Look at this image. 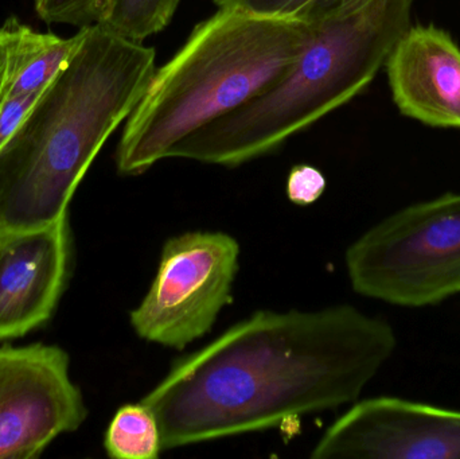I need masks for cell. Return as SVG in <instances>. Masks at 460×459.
I'll list each match as a JSON object with an SVG mask.
<instances>
[{"instance_id":"1","label":"cell","mask_w":460,"mask_h":459,"mask_svg":"<svg viewBox=\"0 0 460 459\" xmlns=\"http://www.w3.org/2000/svg\"><path fill=\"white\" fill-rule=\"evenodd\" d=\"M396 345L388 322L350 305L259 310L177 358L142 402L164 450L261 433L356 403Z\"/></svg>"},{"instance_id":"2","label":"cell","mask_w":460,"mask_h":459,"mask_svg":"<svg viewBox=\"0 0 460 459\" xmlns=\"http://www.w3.org/2000/svg\"><path fill=\"white\" fill-rule=\"evenodd\" d=\"M84 29L72 58L0 148L3 231L40 228L67 217L97 154L155 75V49L102 24Z\"/></svg>"},{"instance_id":"3","label":"cell","mask_w":460,"mask_h":459,"mask_svg":"<svg viewBox=\"0 0 460 459\" xmlns=\"http://www.w3.org/2000/svg\"><path fill=\"white\" fill-rule=\"evenodd\" d=\"M413 0H341L313 22L292 66L270 88L178 143L169 158L237 167L278 150L361 93L411 27Z\"/></svg>"},{"instance_id":"4","label":"cell","mask_w":460,"mask_h":459,"mask_svg":"<svg viewBox=\"0 0 460 459\" xmlns=\"http://www.w3.org/2000/svg\"><path fill=\"white\" fill-rule=\"evenodd\" d=\"M311 32L313 22L218 8L156 69L126 120L116 150L118 172L145 174L189 135L270 88L292 66Z\"/></svg>"},{"instance_id":"5","label":"cell","mask_w":460,"mask_h":459,"mask_svg":"<svg viewBox=\"0 0 460 459\" xmlns=\"http://www.w3.org/2000/svg\"><path fill=\"white\" fill-rule=\"evenodd\" d=\"M356 293L402 307L460 293V194L411 205L376 224L346 251Z\"/></svg>"},{"instance_id":"6","label":"cell","mask_w":460,"mask_h":459,"mask_svg":"<svg viewBox=\"0 0 460 459\" xmlns=\"http://www.w3.org/2000/svg\"><path fill=\"white\" fill-rule=\"evenodd\" d=\"M240 244L226 232H185L164 243L158 271L129 322L139 339L183 350L207 336L232 302Z\"/></svg>"},{"instance_id":"7","label":"cell","mask_w":460,"mask_h":459,"mask_svg":"<svg viewBox=\"0 0 460 459\" xmlns=\"http://www.w3.org/2000/svg\"><path fill=\"white\" fill-rule=\"evenodd\" d=\"M61 348H0V459H32L86 418Z\"/></svg>"},{"instance_id":"8","label":"cell","mask_w":460,"mask_h":459,"mask_svg":"<svg viewBox=\"0 0 460 459\" xmlns=\"http://www.w3.org/2000/svg\"><path fill=\"white\" fill-rule=\"evenodd\" d=\"M311 458L460 459V412L397 398L367 399L327 428Z\"/></svg>"},{"instance_id":"9","label":"cell","mask_w":460,"mask_h":459,"mask_svg":"<svg viewBox=\"0 0 460 459\" xmlns=\"http://www.w3.org/2000/svg\"><path fill=\"white\" fill-rule=\"evenodd\" d=\"M67 217L31 229H0V341L24 336L53 314L69 271Z\"/></svg>"},{"instance_id":"10","label":"cell","mask_w":460,"mask_h":459,"mask_svg":"<svg viewBox=\"0 0 460 459\" xmlns=\"http://www.w3.org/2000/svg\"><path fill=\"white\" fill-rule=\"evenodd\" d=\"M394 104L407 118L460 129V49L445 30L411 26L385 64Z\"/></svg>"},{"instance_id":"11","label":"cell","mask_w":460,"mask_h":459,"mask_svg":"<svg viewBox=\"0 0 460 459\" xmlns=\"http://www.w3.org/2000/svg\"><path fill=\"white\" fill-rule=\"evenodd\" d=\"M84 32L83 27L61 38L8 18L0 26V100L40 99L77 50Z\"/></svg>"},{"instance_id":"12","label":"cell","mask_w":460,"mask_h":459,"mask_svg":"<svg viewBox=\"0 0 460 459\" xmlns=\"http://www.w3.org/2000/svg\"><path fill=\"white\" fill-rule=\"evenodd\" d=\"M107 455L115 459H156L164 452L158 418L143 402L124 404L105 433Z\"/></svg>"},{"instance_id":"13","label":"cell","mask_w":460,"mask_h":459,"mask_svg":"<svg viewBox=\"0 0 460 459\" xmlns=\"http://www.w3.org/2000/svg\"><path fill=\"white\" fill-rule=\"evenodd\" d=\"M181 0H105L99 23L126 40L143 42L166 29Z\"/></svg>"},{"instance_id":"14","label":"cell","mask_w":460,"mask_h":459,"mask_svg":"<svg viewBox=\"0 0 460 459\" xmlns=\"http://www.w3.org/2000/svg\"><path fill=\"white\" fill-rule=\"evenodd\" d=\"M220 10H234L260 18L311 23L341 0H213Z\"/></svg>"},{"instance_id":"15","label":"cell","mask_w":460,"mask_h":459,"mask_svg":"<svg viewBox=\"0 0 460 459\" xmlns=\"http://www.w3.org/2000/svg\"><path fill=\"white\" fill-rule=\"evenodd\" d=\"M105 0H34L38 16L46 23L88 27L99 23Z\"/></svg>"},{"instance_id":"16","label":"cell","mask_w":460,"mask_h":459,"mask_svg":"<svg viewBox=\"0 0 460 459\" xmlns=\"http://www.w3.org/2000/svg\"><path fill=\"white\" fill-rule=\"evenodd\" d=\"M326 186V177L321 170L310 164H297L289 172L287 196L295 205L307 207L321 199Z\"/></svg>"}]
</instances>
